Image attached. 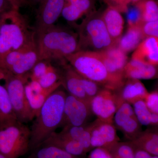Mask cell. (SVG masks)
I'll return each mask as SVG.
<instances>
[{
    "mask_svg": "<svg viewBox=\"0 0 158 158\" xmlns=\"http://www.w3.org/2000/svg\"><path fill=\"white\" fill-rule=\"evenodd\" d=\"M66 96L64 91L58 89L45 101L31 129L30 151L39 147L61 126Z\"/></svg>",
    "mask_w": 158,
    "mask_h": 158,
    "instance_id": "cell-1",
    "label": "cell"
},
{
    "mask_svg": "<svg viewBox=\"0 0 158 158\" xmlns=\"http://www.w3.org/2000/svg\"><path fill=\"white\" fill-rule=\"evenodd\" d=\"M0 27V60L11 51L23 48L35 41L27 21L19 11L12 9L2 14Z\"/></svg>",
    "mask_w": 158,
    "mask_h": 158,
    "instance_id": "cell-2",
    "label": "cell"
},
{
    "mask_svg": "<svg viewBox=\"0 0 158 158\" xmlns=\"http://www.w3.org/2000/svg\"><path fill=\"white\" fill-rule=\"evenodd\" d=\"M38 61L65 59L78 51L77 34L54 26L37 35Z\"/></svg>",
    "mask_w": 158,
    "mask_h": 158,
    "instance_id": "cell-3",
    "label": "cell"
},
{
    "mask_svg": "<svg viewBox=\"0 0 158 158\" xmlns=\"http://www.w3.org/2000/svg\"><path fill=\"white\" fill-rule=\"evenodd\" d=\"M65 59L81 76L96 82L103 88L114 91L120 88L108 73L98 52L77 51Z\"/></svg>",
    "mask_w": 158,
    "mask_h": 158,
    "instance_id": "cell-4",
    "label": "cell"
},
{
    "mask_svg": "<svg viewBox=\"0 0 158 158\" xmlns=\"http://www.w3.org/2000/svg\"><path fill=\"white\" fill-rule=\"evenodd\" d=\"M78 51L102 52L117 44L108 33L102 14L93 11L87 15L78 28Z\"/></svg>",
    "mask_w": 158,
    "mask_h": 158,
    "instance_id": "cell-5",
    "label": "cell"
},
{
    "mask_svg": "<svg viewBox=\"0 0 158 158\" xmlns=\"http://www.w3.org/2000/svg\"><path fill=\"white\" fill-rule=\"evenodd\" d=\"M31 131L19 121L0 128V154L6 158H19L30 151Z\"/></svg>",
    "mask_w": 158,
    "mask_h": 158,
    "instance_id": "cell-6",
    "label": "cell"
},
{
    "mask_svg": "<svg viewBox=\"0 0 158 158\" xmlns=\"http://www.w3.org/2000/svg\"><path fill=\"white\" fill-rule=\"evenodd\" d=\"M28 73L16 75L6 70L3 80L18 120L24 123L34 118L25 92V86L28 81Z\"/></svg>",
    "mask_w": 158,
    "mask_h": 158,
    "instance_id": "cell-7",
    "label": "cell"
},
{
    "mask_svg": "<svg viewBox=\"0 0 158 158\" xmlns=\"http://www.w3.org/2000/svg\"><path fill=\"white\" fill-rule=\"evenodd\" d=\"M120 106L114 90L103 88L91 99V112L101 121L113 124V118L116 110Z\"/></svg>",
    "mask_w": 158,
    "mask_h": 158,
    "instance_id": "cell-8",
    "label": "cell"
},
{
    "mask_svg": "<svg viewBox=\"0 0 158 158\" xmlns=\"http://www.w3.org/2000/svg\"><path fill=\"white\" fill-rule=\"evenodd\" d=\"M91 112L89 103L70 94L66 95L61 126L79 127L85 125Z\"/></svg>",
    "mask_w": 158,
    "mask_h": 158,
    "instance_id": "cell-9",
    "label": "cell"
},
{
    "mask_svg": "<svg viewBox=\"0 0 158 158\" xmlns=\"http://www.w3.org/2000/svg\"><path fill=\"white\" fill-rule=\"evenodd\" d=\"M36 15L35 35L42 34L53 27L62 15L65 0H39Z\"/></svg>",
    "mask_w": 158,
    "mask_h": 158,
    "instance_id": "cell-10",
    "label": "cell"
},
{
    "mask_svg": "<svg viewBox=\"0 0 158 158\" xmlns=\"http://www.w3.org/2000/svg\"><path fill=\"white\" fill-rule=\"evenodd\" d=\"M98 53L110 77L120 88L125 82L123 73L128 62L127 55L117 44Z\"/></svg>",
    "mask_w": 158,
    "mask_h": 158,
    "instance_id": "cell-11",
    "label": "cell"
},
{
    "mask_svg": "<svg viewBox=\"0 0 158 158\" xmlns=\"http://www.w3.org/2000/svg\"><path fill=\"white\" fill-rule=\"evenodd\" d=\"M113 123L130 141L134 140L141 132V124L135 116L134 109L129 103L123 102L116 110Z\"/></svg>",
    "mask_w": 158,
    "mask_h": 158,
    "instance_id": "cell-12",
    "label": "cell"
},
{
    "mask_svg": "<svg viewBox=\"0 0 158 158\" xmlns=\"http://www.w3.org/2000/svg\"><path fill=\"white\" fill-rule=\"evenodd\" d=\"M119 141L113 124L98 119L91 123L90 144L92 149L103 148L109 150Z\"/></svg>",
    "mask_w": 158,
    "mask_h": 158,
    "instance_id": "cell-13",
    "label": "cell"
},
{
    "mask_svg": "<svg viewBox=\"0 0 158 158\" xmlns=\"http://www.w3.org/2000/svg\"><path fill=\"white\" fill-rule=\"evenodd\" d=\"M116 91L120 104L126 102L131 105L138 101L144 100L148 93L142 82L137 79H128Z\"/></svg>",
    "mask_w": 158,
    "mask_h": 158,
    "instance_id": "cell-14",
    "label": "cell"
},
{
    "mask_svg": "<svg viewBox=\"0 0 158 158\" xmlns=\"http://www.w3.org/2000/svg\"><path fill=\"white\" fill-rule=\"evenodd\" d=\"M131 59L157 66L158 64V38H144L135 49Z\"/></svg>",
    "mask_w": 158,
    "mask_h": 158,
    "instance_id": "cell-15",
    "label": "cell"
},
{
    "mask_svg": "<svg viewBox=\"0 0 158 158\" xmlns=\"http://www.w3.org/2000/svg\"><path fill=\"white\" fill-rule=\"evenodd\" d=\"M42 144L55 146L78 157L83 158L87 153L84 147L77 141L56 132L52 133L41 145Z\"/></svg>",
    "mask_w": 158,
    "mask_h": 158,
    "instance_id": "cell-16",
    "label": "cell"
},
{
    "mask_svg": "<svg viewBox=\"0 0 158 158\" xmlns=\"http://www.w3.org/2000/svg\"><path fill=\"white\" fill-rule=\"evenodd\" d=\"M123 74L125 79L149 80L157 77L158 70L156 65L131 59L127 63Z\"/></svg>",
    "mask_w": 158,
    "mask_h": 158,
    "instance_id": "cell-17",
    "label": "cell"
},
{
    "mask_svg": "<svg viewBox=\"0 0 158 158\" xmlns=\"http://www.w3.org/2000/svg\"><path fill=\"white\" fill-rule=\"evenodd\" d=\"M102 17L110 37L117 44L124 28V20L121 13L108 7L102 14Z\"/></svg>",
    "mask_w": 158,
    "mask_h": 158,
    "instance_id": "cell-18",
    "label": "cell"
},
{
    "mask_svg": "<svg viewBox=\"0 0 158 158\" xmlns=\"http://www.w3.org/2000/svg\"><path fill=\"white\" fill-rule=\"evenodd\" d=\"M38 62V55L36 40L28 46L21 56L9 71L16 75L28 73Z\"/></svg>",
    "mask_w": 158,
    "mask_h": 158,
    "instance_id": "cell-19",
    "label": "cell"
},
{
    "mask_svg": "<svg viewBox=\"0 0 158 158\" xmlns=\"http://www.w3.org/2000/svg\"><path fill=\"white\" fill-rule=\"evenodd\" d=\"M64 70V76L61 77V81L62 85L69 94L90 104V101L82 87L80 75L69 65H65Z\"/></svg>",
    "mask_w": 158,
    "mask_h": 158,
    "instance_id": "cell-20",
    "label": "cell"
},
{
    "mask_svg": "<svg viewBox=\"0 0 158 158\" xmlns=\"http://www.w3.org/2000/svg\"><path fill=\"white\" fill-rule=\"evenodd\" d=\"M27 82L25 86V92L29 106L34 118L38 115L40 110L48 96L55 90L59 89V87L62 85V81H60L51 88L44 89L40 93H35L31 90Z\"/></svg>",
    "mask_w": 158,
    "mask_h": 158,
    "instance_id": "cell-21",
    "label": "cell"
},
{
    "mask_svg": "<svg viewBox=\"0 0 158 158\" xmlns=\"http://www.w3.org/2000/svg\"><path fill=\"white\" fill-rule=\"evenodd\" d=\"M129 142L134 148L142 150L152 156H158V134L156 130L141 131Z\"/></svg>",
    "mask_w": 158,
    "mask_h": 158,
    "instance_id": "cell-22",
    "label": "cell"
},
{
    "mask_svg": "<svg viewBox=\"0 0 158 158\" xmlns=\"http://www.w3.org/2000/svg\"><path fill=\"white\" fill-rule=\"evenodd\" d=\"M94 2V0H77L72 4H65L62 15L68 21H76L93 11Z\"/></svg>",
    "mask_w": 158,
    "mask_h": 158,
    "instance_id": "cell-23",
    "label": "cell"
},
{
    "mask_svg": "<svg viewBox=\"0 0 158 158\" xmlns=\"http://www.w3.org/2000/svg\"><path fill=\"white\" fill-rule=\"evenodd\" d=\"M144 39L139 25L130 24L129 25L125 34L121 36L118 40L117 45L127 55L132 51L135 50Z\"/></svg>",
    "mask_w": 158,
    "mask_h": 158,
    "instance_id": "cell-24",
    "label": "cell"
},
{
    "mask_svg": "<svg viewBox=\"0 0 158 158\" xmlns=\"http://www.w3.org/2000/svg\"><path fill=\"white\" fill-rule=\"evenodd\" d=\"M91 124L79 127H66L63 128L60 134L77 141L88 152L92 149L90 144Z\"/></svg>",
    "mask_w": 158,
    "mask_h": 158,
    "instance_id": "cell-25",
    "label": "cell"
},
{
    "mask_svg": "<svg viewBox=\"0 0 158 158\" xmlns=\"http://www.w3.org/2000/svg\"><path fill=\"white\" fill-rule=\"evenodd\" d=\"M1 81L0 79V81ZM17 121L7 90L4 85L0 83V128L13 124Z\"/></svg>",
    "mask_w": 158,
    "mask_h": 158,
    "instance_id": "cell-26",
    "label": "cell"
},
{
    "mask_svg": "<svg viewBox=\"0 0 158 158\" xmlns=\"http://www.w3.org/2000/svg\"><path fill=\"white\" fill-rule=\"evenodd\" d=\"M135 6L140 23L158 20V5L156 0H141Z\"/></svg>",
    "mask_w": 158,
    "mask_h": 158,
    "instance_id": "cell-27",
    "label": "cell"
},
{
    "mask_svg": "<svg viewBox=\"0 0 158 158\" xmlns=\"http://www.w3.org/2000/svg\"><path fill=\"white\" fill-rule=\"evenodd\" d=\"M31 152V154L27 158H83L74 156L50 145H40Z\"/></svg>",
    "mask_w": 158,
    "mask_h": 158,
    "instance_id": "cell-28",
    "label": "cell"
},
{
    "mask_svg": "<svg viewBox=\"0 0 158 158\" xmlns=\"http://www.w3.org/2000/svg\"><path fill=\"white\" fill-rule=\"evenodd\" d=\"M113 158H135L134 149L129 142H117L109 150Z\"/></svg>",
    "mask_w": 158,
    "mask_h": 158,
    "instance_id": "cell-29",
    "label": "cell"
},
{
    "mask_svg": "<svg viewBox=\"0 0 158 158\" xmlns=\"http://www.w3.org/2000/svg\"><path fill=\"white\" fill-rule=\"evenodd\" d=\"M133 105L134 112L140 124L144 126L151 125L152 113L148 110L144 100L138 101Z\"/></svg>",
    "mask_w": 158,
    "mask_h": 158,
    "instance_id": "cell-30",
    "label": "cell"
},
{
    "mask_svg": "<svg viewBox=\"0 0 158 158\" xmlns=\"http://www.w3.org/2000/svg\"><path fill=\"white\" fill-rule=\"evenodd\" d=\"M61 81V77L58 71L52 65L48 71L37 80L44 89L52 87Z\"/></svg>",
    "mask_w": 158,
    "mask_h": 158,
    "instance_id": "cell-31",
    "label": "cell"
},
{
    "mask_svg": "<svg viewBox=\"0 0 158 158\" xmlns=\"http://www.w3.org/2000/svg\"><path fill=\"white\" fill-rule=\"evenodd\" d=\"M29 44L23 48L17 50L11 51L6 54V56L0 60V68L9 70L19 59Z\"/></svg>",
    "mask_w": 158,
    "mask_h": 158,
    "instance_id": "cell-32",
    "label": "cell"
},
{
    "mask_svg": "<svg viewBox=\"0 0 158 158\" xmlns=\"http://www.w3.org/2000/svg\"><path fill=\"white\" fill-rule=\"evenodd\" d=\"M80 80L83 89L90 101L94 97L96 96L99 92L103 88L96 82L84 77L81 75Z\"/></svg>",
    "mask_w": 158,
    "mask_h": 158,
    "instance_id": "cell-33",
    "label": "cell"
},
{
    "mask_svg": "<svg viewBox=\"0 0 158 158\" xmlns=\"http://www.w3.org/2000/svg\"><path fill=\"white\" fill-rule=\"evenodd\" d=\"M52 66L49 61L46 60L38 61L31 69L29 78L31 80L37 81L48 71Z\"/></svg>",
    "mask_w": 158,
    "mask_h": 158,
    "instance_id": "cell-34",
    "label": "cell"
},
{
    "mask_svg": "<svg viewBox=\"0 0 158 158\" xmlns=\"http://www.w3.org/2000/svg\"><path fill=\"white\" fill-rule=\"evenodd\" d=\"M139 25L144 38L149 37L158 38V20L141 22Z\"/></svg>",
    "mask_w": 158,
    "mask_h": 158,
    "instance_id": "cell-35",
    "label": "cell"
},
{
    "mask_svg": "<svg viewBox=\"0 0 158 158\" xmlns=\"http://www.w3.org/2000/svg\"><path fill=\"white\" fill-rule=\"evenodd\" d=\"M108 6L117 10L120 13H127L128 11V6L131 0H102Z\"/></svg>",
    "mask_w": 158,
    "mask_h": 158,
    "instance_id": "cell-36",
    "label": "cell"
},
{
    "mask_svg": "<svg viewBox=\"0 0 158 158\" xmlns=\"http://www.w3.org/2000/svg\"><path fill=\"white\" fill-rule=\"evenodd\" d=\"M144 101L148 108L152 113L158 114V92L157 90L152 91L144 98Z\"/></svg>",
    "mask_w": 158,
    "mask_h": 158,
    "instance_id": "cell-37",
    "label": "cell"
},
{
    "mask_svg": "<svg viewBox=\"0 0 158 158\" xmlns=\"http://www.w3.org/2000/svg\"><path fill=\"white\" fill-rule=\"evenodd\" d=\"M88 158H113L109 150L103 148H95L90 152Z\"/></svg>",
    "mask_w": 158,
    "mask_h": 158,
    "instance_id": "cell-38",
    "label": "cell"
},
{
    "mask_svg": "<svg viewBox=\"0 0 158 158\" xmlns=\"http://www.w3.org/2000/svg\"><path fill=\"white\" fill-rule=\"evenodd\" d=\"M135 158H158V156H152L144 150L134 148Z\"/></svg>",
    "mask_w": 158,
    "mask_h": 158,
    "instance_id": "cell-39",
    "label": "cell"
},
{
    "mask_svg": "<svg viewBox=\"0 0 158 158\" xmlns=\"http://www.w3.org/2000/svg\"><path fill=\"white\" fill-rule=\"evenodd\" d=\"M13 9L8 0H0V14L10 11Z\"/></svg>",
    "mask_w": 158,
    "mask_h": 158,
    "instance_id": "cell-40",
    "label": "cell"
},
{
    "mask_svg": "<svg viewBox=\"0 0 158 158\" xmlns=\"http://www.w3.org/2000/svg\"><path fill=\"white\" fill-rule=\"evenodd\" d=\"M11 4L13 9L19 11L22 7L25 6L27 4V0H8Z\"/></svg>",
    "mask_w": 158,
    "mask_h": 158,
    "instance_id": "cell-41",
    "label": "cell"
},
{
    "mask_svg": "<svg viewBox=\"0 0 158 158\" xmlns=\"http://www.w3.org/2000/svg\"><path fill=\"white\" fill-rule=\"evenodd\" d=\"M158 123V114L152 113L150 118V124L156 125Z\"/></svg>",
    "mask_w": 158,
    "mask_h": 158,
    "instance_id": "cell-42",
    "label": "cell"
},
{
    "mask_svg": "<svg viewBox=\"0 0 158 158\" xmlns=\"http://www.w3.org/2000/svg\"><path fill=\"white\" fill-rule=\"evenodd\" d=\"M141 0H131V3L133 4V5H135L136 3L138 2Z\"/></svg>",
    "mask_w": 158,
    "mask_h": 158,
    "instance_id": "cell-43",
    "label": "cell"
},
{
    "mask_svg": "<svg viewBox=\"0 0 158 158\" xmlns=\"http://www.w3.org/2000/svg\"><path fill=\"white\" fill-rule=\"evenodd\" d=\"M2 14H0V27H1V25H2Z\"/></svg>",
    "mask_w": 158,
    "mask_h": 158,
    "instance_id": "cell-44",
    "label": "cell"
},
{
    "mask_svg": "<svg viewBox=\"0 0 158 158\" xmlns=\"http://www.w3.org/2000/svg\"><path fill=\"white\" fill-rule=\"evenodd\" d=\"M34 3H38L39 2V0H31Z\"/></svg>",
    "mask_w": 158,
    "mask_h": 158,
    "instance_id": "cell-45",
    "label": "cell"
},
{
    "mask_svg": "<svg viewBox=\"0 0 158 158\" xmlns=\"http://www.w3.org/2000/svg\"><path fill=\"white\" fill-rule=\"evenodd\" d=\"M0 158H6L4 156H3L2 155V154H0Z\"/></svg>",
    "mask_w": 158,
    "mask_h": 158,
    "instance_id": "cell-46",
    "label": "cell"
}]
</instances>
